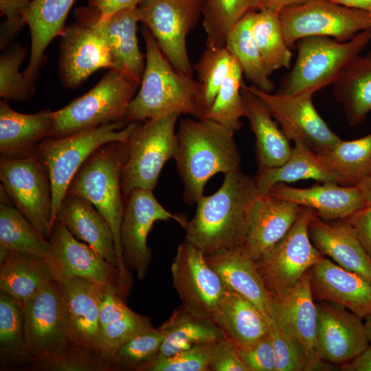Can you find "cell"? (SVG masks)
Here are the masks:
<instances>
[{
	"instance_id": "18",
	"label": "cell",
	"mask_w": 371,
	"mask_h": 371,
	"mask_svg": "<svg viewBox=\"0 0 371 371\" xmlns=\"http://www.w3.org/2000/svg\"><path fill=\"white\" fill-rule=\"evenodd\" d=\"M244 85L264 102L289 140L302 143L317 154L327 151L341 141L315 109L313 102L314 93L286 95Z\"/></svg>"
},
{
	"instance_id": "58",
	"label": "cell",
	"mask_w": 371,
	"mask_h": 371,
	"mask_svg": "<svg viewBox=\"0 0 371 371\" xmlns=\"http://www.w3.org/2000/svg\"><path fill=\"white\" fill-rule=\"evenodd\" d=\"M308 0H257L255 9L269 8L280 12L284 8L304 3Z\"/></svg>"
},
{
	"instance_id": "17",
	"label": "cell",
	"mask_w": 371,
	"mask_h": 371,
	"mask_svg": "<svg viewBox=\"0 0 371 371\" xmlns=\"http://www.w3.org/2000/svg\"><path fill=\"white\" fill-rule=\"evenodd\" d=\"M170 219L183 227L188 221L183 216L167 210L153 190L135 188L124 196L120 227L122 259L126 269L134 271L140 280L146 277L152 259V251L147 245L148 234L155 222Z\"/></svg>"
},
{
	"instance_id": "33",
	"label": "cell",
	"mask_w": 371,
	"mask_h": 371,
	"mask_svg": "<svg viewBox=\"0 0 371 371\" xmlns=\"http://www.w3.org/2000/svg\"><path fill=\"white\" fill-rule=\"evenodd\" d=\"M214 322L237 347L253 344L269 334L267 321L257 306L228 288Z\"/></svg>"
},
{
	"instance_id": "23",
	"label": "cell",
	"mask_w": 371,
	"mask_h": 371,
	"mask_svg": "<svg viewBox=\"0 0 371 371\" xmlns=\"http://www.w3.org/2000/svg\"><path fill=\"white\" fill-rule=\"evenodd\" d=\"M300 208L269 193L260 194L253 208L243 252L254 262L260 259L288 233Z\"/></svg>"
},
{
	"instance_id": "1",
	"label": "cell",
	"mask_w": 371,
	"mask_h": 371,
	"mask_svg": "<svg viewBox=\"0 0 371 371\" xmlns=\"http://www.w3.org/2000/svg\"><path fill=\"white\" fill-rule=\"evenodd\" d=\"M260 195L256 176L238 169L225 175L220 188L197 201L185 227V240L205 256L241 249L255 202Z\"/></svg>"
},
{
	"instance_id": "41",
	"label": "cell",
	"mask_w": 371,
	"mask_h": 371,
	"mask_svg": "<svg viewBox=\"0 0 371 371\" xmlns=\"http://www.w3.org/2000/svg\"><path fill=\"white\" fill-rule=\"evenodd\" d=\"M0 355L1 362L21 364L32 362L27 350L22 306L0 290Z\"/></svg>"
},
{
	"instance_id": "47",
	"label": "cell",
	"mask_w": 371,
	"mask_h": 371,
	"mask_svg": "<svg viewBox=\"0 0 371 371\" xmlns=\"http://www.w3.org/2000/svg\"><path fill=\"white\" fill-rule=\"evenodd\" d=\"M216 343L196 344L168 357L154 358L136 370L210 371Z\"/></svg>"
},
{
	"instance_id": "42",
	"label": "cell",
	"mask_w": 371,
	"mask_h": 371,
	"mask_svg": "<svg viewBox=\"0 0 371 371\" xmlns=\"http://www.w3.org/2000/svg\"><path fill=\"white\" fill-rule=\"evenodd\" d=\"M257 0H203V26L207 47H225L233 27L251 9Z\"/></svg>"
},
{
	"instance_id": "27",
	"label": "cell",
	"mask_w": 371,
	"mask_h": 371,
	"mask_svg": "<svg viewBox=\"0 0 371 371\" xmlns=\"http://www.w3.org/2000/svg\"><path fill=\"white\" fill-rule=\"evenodd\" d=\"M54 126L53 111L26 114L13 110L8 101L0 102V154L2 157L23 158L36 152L49 138Z\"/></svg>"
},
{
	"instance_id": "56",
	"label": "cell",
	"mask_w": 371,
	"mask_h": 371,
	"mask_svg": "<svg viewBox=\"0 0 371 371\" xmlns=\"http://www.w3.org/2000/svg\"><path fill=\"white\" fill-rule=\"evenodd\" d=\"M143 0H89V6L96 10L100 18H106L128 8L137 7Z\"/></svg>"
},
{
	"instance_id": "14",
	"label": "cell",
	"mask_w": 371,
	"mask_h": 371,
	"mask_svg": "<svg viewBox=\"0 0 371 371\" xmlns=\"http://www.w3.org/2000/svg\"><path fill=\"white\" fill-rule=\"evenodd\" d=\"M203 0H143L139 20L154 36L161 51L179 73L192 76L186 38L196 25Z\"/></svg>"
},
{
	"instance_id": "13",
	"label": "cell",
	"mask_w": 371,
	"mask_h": 371,
	"mask_svg": "<svg viewBox=\"0 0 371 371\" xmlns=\"http://www.w3.org/2000/svg\"><path fill=\"white\" fill-rule=\"evenodd\" d=\"M49 241V249L45 260L54 280L59 284L80 278L104 291L113 290L122 297L128 293L118 269L88 245L76 239L57 220Z\"/></svg>"
},
{
	"instance_id": "44",
	"label": "cell",
	"mask_w": 371,
	"mask_h": 371,
	"mask_svg": "<svg viewBox=\"0 0 371 371\" xmlns=\"http://www.w3.org/2000/svg\"><path fill=\"white\" fill-rule=\"evenodd\" d=\"M234 59L225 47H207L195 65L201 87L203 113L212 104L228 76Z\"/></svg>"
},
{
	"instance_id": "51",
	"label": "cell",
	"mask_w": 371,
	"mask_h": 371,
	"mask_svg": "<svg viewBox=\"0 0 371 371\" xmlns=\"http://www.w3.org/2000/svg\"><path fill=\"white\" fill-rule=\"evenodd\" d=\"M32 0H0L1 15L5 16L0 28V47L5 49L26 24Z\"/></svg>"
},
{
	"instance_id": "43",
	"label": "cell",
	"mask_w": 371,
	"mask_h": 371,
	"mask_svg": "<svg viewBox=\"0 0 371 371\" xmlns=\"http://www.w3.org/2000/svg\"><path fill=\"white\" fill-rule=\"evenodd\" d=\"M243 74L240 65L234 58L228 76L201 118L213 120L233 133L241 128L240 119L245 117V103L241 93Z\"/></svg>"
},
{
	"instance_id": "32",
	"label": "cell",
	"mask_w": 371,
	"mask_h": 371,
	"mask_svg": "<svg viewBox=\"0 0 371 371\" xmlns=\"http://www.w3.org/2000/svg\"><path fill=\"white\" fill-rule=\"evenodd\" d=\"M294 143L289 158L282 165L259 170L256 178L260 194L268 193L277 183L303 179L348 186L316 153L302 143Z\"/></svg>"
},
{
	"instance_id": "35",
	"label": "cell",
	"mask_w": 371,
	"mask_h": 371,
	"mask_svg": "<svg viewBox=\"0 0 371 371\" xmlns=\"http://www.w3.org/2000/svg\"><path fill=\"white\" fill-rule=\"evenodd\" d=\"M333 94L350 126L362 123L371 111V50L359 55L333 83Z\"/></svg>"
},
{
	"instance_id": "19",
	"label": "cell",
	"mask_w": 371,
	"mask_h": 371,
	"mask_svg": "<svg viewBox=\"0 0 371 371\" xmlns=\"http://www.w3.org/2000/svg\"><path fill=\"white\" fill-rule=\"evenodd\" d=\"M316 350L324 361L346 363L370 344L363 319L336 303L316 304Z\"/></svg>"
},
{
	"instance_id": "6",
	"label": "cell",
	"mask_w": 371,
	"mask_h": 371,
	"mask_svg": "<svg viewBox=\"0 0 371 371\" xmlns=\"http://www.w3.org/2000/svg\"><path fill=\"white\" fill-rule=\"evenodd\" d=\"M140 82L111 69L97 85L67 106L53 111L54 126L49 138H58L124 122L130 102Z\"/></svg>"
},
{
	"instance_id": "36",
	"label": "cell",
	"mask_w": 371,
	"mask_h": 371,
	"mask_svg": "<svg viewBox=\"0 0 371 371\" xmlns=\"http://www.w3.org/2000/svg\"><path fill=\"white\" fill-rule=\"evenodd\" d=\"M166 332L155 358L170 357L196 344L215 343L227 338L214 322L195 317L180 306L161 326Z\"/></svg>"
},
{
	"instance_id": "52",
	"label": "cell",
	"mask_w": 371,
	"mask_h": 371,
	"mask_svg": "<svg viewBox=\"0 0 371 371\" xmlns=\"http://www.w3.org/2000/svg\"><path fill=\"white\" fill-rule=\"evenodd\" d=\"M249 371H276V361L269 335L249 345L237 347Z\"/></svg>"
},
{
	"instance_id": "2",
	"label": "cell",
	"mask_w": 371,
	"mask_h": 371,
	"mask_svg": "<svg viewBox=\"0 0 371 371\" xmlns=\"http://www.w3.org/2000/svg\"><path fill=\"white\" fill-rule=\"evenodd\" d=\"M234 133L205 118L181 120L174 159L183 183V198L196 204L209 179L240 169L241 157Z\"/></svg>"
},
{
	"instance_id": "30",
	"label": "cell",
	"mask_w": 371,
	"mask_h": 371,
	"mask_svg": "<svg viewBox=\"0 0 371 371\" xmlns=\"http://www.w3.org/2000/svg\"><path fill=\"white\" fill-rule=\"evenodd\" d=\"M241 93L245 103V117L248 119L256 138L259 170L282 165L292 150L290 140L278 128L267 105L249 91L243 82Z\"/></svg>"
},
{
	"instance_id": "3",
	"label": "cell",
	"mask_w": 371,
	"mask_h": 371,
	"mask_svg": "<svg viewBox=\"0 0 371 371\" xmlns=\"http://www.w3.org/2000/svg\"><path fill=\"white\" fill-rule=\"evenodd\" d=\"M145 69L140 88L128 106L126 122H139L172 114L201 118V87L192 76L178 72L144 26Z\"/></svg>"
},
{
	"instance_id": "16",
	"label": "cell",
	"mask_w": 371,
	"mask_h": 371,
	"mask_svg": "<svg viewBox=\"0 0 371 371\" xmlns=\"http://www.w3.org/2000/svg\"><path fill=\"white\" fill-rule=\"evenodd\" d=\"M171 273L183 309L214 322L227 287L203 253L184 240L177 247Z\"/></svg>"
},
{
	"instance_id": "7",
	"label": "cell",
	"mask_w": 371,
	"mask_h": 371,
	"mask_svg": "<svg viewBox=\"0 0 371 371\" xmlns=\"http://www.w3.org/2000/svg\"><path fill=\"white\" fill-rule=\"evenodd\" d=\"M111 122L99 127L58 138H47L37 151L47 168L52 189L54 223L60 205L70 183L87 159L101 146L113 142H126L136 122Z\"/></svg>"
},
{
	"instance_id": "39",
	"label": "cell",
	"mask_w": 371,
	"mask_h": 371,
	"mask_svg": "<svg viewBox=\"0 0 371 371\" xmlns=\"http://www.w3.org/2000/svg\"><path fill=\"white\" fill-rule=\"evenodd\" d=\"M251 31L269 75L282 67H290L292 52L286 43L278 12L254 9Z\"/></svg>"
},
{
	"instance_id": "61",
	"label": "cell",
	"mask_w": 371,
	"mask_h": 371,
	"mask_svg": "<svg viewBox=\"0 0 371 371\" xmlns=\"http://www.w3.org/2000/svg\"><path fill=\"white\" fill-rule=\"evenodd\" d=\"M364 324L366 330V333L370 341L371 342V315L366 317L364 319Z\"/></svg>"
},
{
	"instance_id": "53",
	"label": "cell",
	"mask_w": 371,
	"mask_h": 371,
	"mask_svg": "<svg viewBox=\"0 0 371 371\" xmlns=\"http://www.w3.org/2000/svg\"><path fill=\"white\" fill-rule=\"evenodd\" d=\"M210 371H249L235 344L225 338L216 343Z\"/></svg>"
},
{
	"instance_id": "4",
	"label": "cell",
	"mask_w": 371,
	"mask_h": 371,
	"mask_svg": "<svg viewBox=\"0 0 371 371\" xmlns=\"http://www.w3.org/2000/svg\"><path fill=\"white\" fill-rule=\"evenodd\" d=\"M126 142H109L95 150L75 175L67 193L90 201L109 225L113 234L120 277L124 286L130 289L131 279L123 262L120 241L124 207L122 175L127 155Z\"/></svg>"
},
{
	"instance_id": "54",
	"label": "cell",
	"mask_w": 371,
	"mask_h": 371,
	"mask_svg": "<svg viewBox=\"0 0 371 371\" xmlns=\"http://www.w3.org/2000/svg\"><path fill=\"white\" fill-rule=\"evenodd\" d=\"M122 297L117 292L113 290L104 291L99 313L100 329L132 311L126 305Z\"/></svg>"
},
{
	"instance_id": "11",
	"label": "cell",
	"mask_w": 371,
	"mask_h": 371,
	"mask_svg": "<svg viewBox=\"0 0 371 371\" xmlns=\"http://www.w3.org/2000/svg\"><path fill=\"white\" fill-rule=\"evenodd\" d=\"M317 212L301 207L288 233L260 259L256 269L271 295L293 286L324 255L313 245L308 225Z\"/></svg>"
},
{
	"instance_id": "20",
	"label": "cell",
	"mask_w": 371,
	"mask_h": 371,
	"mask_svg": "<svg viewBox=\"0 0 371 371\" xmlns=\"http://www.w3.org/2000/svg\"><path fill=\"white\" fill-rule=\"evenodd\" d=\"M271 299L273 319L279 328L303 347L307 371L330 368L316 350L317 313L309 271L293 286L280 295H271Z\"/></svg>"
},
{
	"instance_id": "50",
	"label": "cell",
	"mask_w": 371,
	"mask_h": 371,
	"mask_svg": "<svg viewBox=\"0 0 371 371\" xmlns=\"http://www.w3.org/2000/svg\"><path fill=\"white\" fill-rule=\"evenodd\" d=\"M276 361V371L307 370L304 350L294 337L282 330L273 320L267 323Z\"/></svg>"
},
{
	"instance_id": "31",
	"label": "cell",
	"mask_w": 371,
	"mask_h": 371,
	"mask_svg": "<svg viewBox=\"0 0 371 371\" xmlns=\"http://www.w3.org/2000/svg\"><path fill=\"white\" fill-rule=\"evenodd\" d=\"M76 0H32L26 18L31 36V51L28 65L23 72L34 82L44 60L49 43L61 36L65 21Z\"/></svg>"
},
{
	"instance_id": "29",
	"label": "cell",
	"mask_w": 371,
	"mask_h": 371,
	"mask_svg": "<svg viewBox=\"0 0 371 371\" xmlns=\"http://www.w3.org/2000/svg\"><path fill=\"white\" fill-rule=\"evenodd\" d=\"M96 22L108 43L112 69L141 83L145 63L137 36V24L140 22L137 7L119 11L104 19L97 11Z\"/></svg>"
},
{
	"instance_id": "48",
	"label": "cell",
	"mask_w": 371,
	"mask_h": 371,
	"mask_svg": "<svg viewBox=\"0 0 371 371\" xmlns=\"http://www.w3.org/2000/svg\"><path fill=\"white\" fill-rule=\"evenodd\" d=\"M153 328L149 317L131 311L100 329V354L110 362L113 355L122 345L137 335Z\"/></svg>"
},
{
	"instance_id": "60",
	"label": "cell",
	"mask_w": 371,
	"mask_h": 371,
	"mask_svg": "<svg viewBox=\"0 0 371 371\" xmlns=\"http://www.w3.org/2000/svg\"><path fill=\"white\" fill-rule=\"evenodd\" d=\"M363 194L367 204H371V176L357 185Z\"/></svg>"
},
{
	"instance_id": "10",
	"label": "cell",
	"mask_w": 371,
	"mask_h": 371,
	"mask_svg": "<svg viewBox=\"0 0 371 371\" xmlns=\"http://www.w3.org/2000/svg\"><path fill=\"white\" fill-rule=\"evenodd\" d=\"M284 36L290 48L308 36L346 41L371 30V14L330 0H308L279 12Z\"/></svg>"
},
{
	"instance_id": "12",
	"label": "cell",
	"mask_w": 371,
	"mask_h": 371,
	"mask_svg": "<svg viewBox=\"0 0 371 371\" xmlns=\"http://www.w3.org/2000/svg\"><path fill=\"white\" fill-rule=\"evenodd\" d=\"M76 21L61 35L58 73L63 85L75 89L95 71L112 69L108 43L98 27L97 11L89 6L78 8Z\"/></svg>"
},
{
	"instance_id": "26",
	"label": "cell",
	"mask_w": 371,
	"mask_h": 371,
	"mask_svg": "<svg viewBox=\"0 0 371 371\" xmlns=\"http://www.w3.org/2000/svg\"><path fill=\"white\" fill-rule=\"evenodd\" d=\"M308 233L314 246L323 255L371 282V256L345 221H328L316 216L309 223Z\"/></svg>"
},
{
	"instance_id": "21",
	"label": "cell",
	"mask_w": 371,
	"mask_h": 371,
	"mask_svg": "<svg viewBox=\"0 0 371 371\" xmlns=\"http://www.w3.org/2000/svg\"><path fill=\"white\" fill-rule=\"evenodd\" d=\"M313 295L339 304L361 319L371 315V282L322 257L309 270Z\"/></svg>"
},
{
	"instance_id": "45",
	"label": "cell",
	"mask_w": 371,
	"mask_h": 371,
	"mask_svg": "<svg viewBox=\"0 0 371 371\" xmlns=\"http://www.w3.org/2000/svg\"><path fill=\"white\" fill-rule=\"evenodd\" d=\"M26 54V49L19 43L14 44L1 54L0 97L3 100L25 102L34 95V82L19 72V67Z\"/></svg>"
},
{
	"instance_id": "9",
	"label": "cell",
	"mask_w": 371,
	"mask_h": 371,
	"mask_svg": "<svg viewBox=\"0 0 371 371\" xmlns=\"http://www.w3.org/2000/svg\"><path fill=\"white\" fill-rule=\"evenodd\" d=\"M1 188L36 230L49 240L54 226L47 168L36 150L23 158L0 159Z\"/></svg>"
},
{
	"instance_id": "40",
	"label": "cell",
	"mask_w": 371,
	"mask_h": 371,
	"mask_svg": "<svg viewBox=\"0 0 371 371\" xmlns=\"http://www.w3.org/2000/svg\"><path fill=\"white\" fill-rule=\"evenodd\" d=\"M317 155L348 186H357L371 176V133L357 139H341Z\"/></svg>"
},
{
	"instance_id": "59",
	"label": "cell",
	"mask_w": 371,
	"mask_h": 371,
	"mask_svg": "<svg viewBox=\"0 0 371 371\" xmlns=\"http://www.w3.org/2000/svg\"><path fill=\"white\" fill-rule=\"evenodd\" d=\"M337 4L365 11L371 14V0H330Z\"/></svg>"
},
{
	"instance_id": "5",
	"label": "cell",
	"mask_w": 371,
	"mask_h": 371,
	"mask_svg": "<svg viewBox=\"0 0 371 371\" xmlns=\"http://www.w3.org/2000/svg\"><path fill=\"white\" fill-rule=\"evenodd\" d=\"M371 42V30L362 31L346 41L326 36H308L295 45L294 65L278 92L293 95L315 93L341 76L350 63Z\"/></svg>"
},
{
	"instance_id": "24",
	"label": "cell",
	"mask_w": 371,
	"mask_h": 371,
	"mask_svg": "<svg viewBox=\"0 0 371 371\" xmlns=\"http://www.w3.org/2000/svg\"><path fill=\"white\" fill-rule=\"evenodd\" d=\"M270 194L301 207L314 210L324 220H344L367 203L358 186L323 183L308 188H293L279 183L268 192Z\"/></svg>"
},
{
	"instance_id": "22",
	"label": "cell",
	"mask_w": 371,
	"mask_h": 371,
	"mask_svg": "<svg viewBox=\"0 0 371 371\" xmlns=\"http://www.w3.org/2000/svg\"><path fill=\"white\" fill-rule=\"evenodd\" d=\"M60 284L67 303L71 346L102 355L99 313L104 290L80 278Z\"/></svg>"
},
{
	"instance_id": "49",
	"label": "cell",
	"mask_w": 371,
	"mask_h": 371,
	"mask_svg": "<svg viewBox=\"0 0 371 371\" xmlns=\"http://www.w3.org/2000/svg\"><path fill=\"white\" fill-rule=\"evenodd\" d=\"M32 368L52 371L112 370L110 362L103 356L72 346L51 357L36 361Z\"/></svg>"
},
{
	"instance_id": "38",
	"label": "cell",
	"mask_w": 371,
	"mask_h": 371,
	"mask_svg": "<svg viewBox=\"0 0 371 371\" xmlns=\"http://www.w3.org/2000/svg\"><path fill=\"white\" fill-rule=\"evenodd\" d=\"M253 10L247 12L230 30L225 47L237 60L252 85L263 91L273 93L275 84L269 78L251 31Z\"/></svg>"
},
{
	"instance_id": "15",
	"label": "cell",
	"mask_w": 371,
	"mask_h": 371,
	"mask_svg": "<svg viewBox=\"0 0 371 371\" xmlns=\"http://www.w3.org/2000/svg\"><path fill=\"white\" fill-rule=\"evenodd\" d=\"M25 339L32 363L71 347L67 303L55 280L22 304Z\"/></svg>"
},
{
	"instance_id": "37",
	"label": "cell",
	"mask_w": 371,
	"mask_h": 371,
	"mask_svg": "<svg viewBox=\"0 0 371 371\" xmlns=\"http://www.w3.org/2000/svg\"><path fill=\"white\" fill-rule=\"evenodd\" d=\"M53 280L45 258L12 254L0 262V290L21 304Z\"/></svg>"
},
{
	"instance_id": "25",
	"label": "cell",
	"mask_w": 371,
	"mask_h": 371,
	"mask_svg": "<svg viewBox=\"0 0 371 371\" xmlns=\"http://www.w3.org/2000/svg\"><path fill=\"white\" fill-rule=\"evenodd\" d=\"M63 224L78 240L118 269L119 262L112 230L100 212L87 199L67 193L56 221ZM119 271V269H118Z\"/></svg>"
},
{
	"instance_id": "57",
	"label": "cell",
	"mask_w": 371,
	"mask_h": 371,
	"mask_svg": "<svg viewBox=\"0 0 371 371\" xmlns=\"http://www.w3.org/2000/svg\"><path fill=\"white\" fill-rule=\"evenodd\" d=\"M344 371H371V344L356 358L342 365Z\"/></svg>"
},
{
	"instance_id": "34",
	"label": "cell",
	"mask_w": 371,
	"mask_h": 371,
	"mask_svg": "<svg viewBox=\"0 0 371 371\" xmlns=\"http://www.w3.org/2000/svg\"><path fill=\"white\" fill-rule=\"evenodd\" d=\"M0 196V262L12 254L45 258L49 240L36 230L1 188Z\"/></svg>"
},
{
	"instance_id": "28",
	"label": "cell",
	"mask_w": 371,
	"mask_h": 371,
	"mask_svg": "<svg viewBox=\"0 0 371 371\" xmlns=\"http://www.w3.org/2000/svg\"><path fill=\"white\" fill-rule=\"evenodd\" d=\"M205 259L227 288L254 304L267 323L274 320L271 295L256 269L255 262L241 249L205 256Z\"/></svg>"
},
{
	"instance_id": "8",
	"label": "cell",
	"mask_w": 371,
	"mask_h": 371,
	"mask_svg": "<svg viewBox=\"0 0 371 371\" xmlns=\"http://www.w3.org/2000/svg\"><path fill=\"white\" fill-rule=\"evenodd\" d=\"M179 115L136 122L127 140V155L122 175L124 196L135 188L153 190L165 164L175 155V126Z\"/></svg>"
},
{
	"instance_id": "46",
	"label": "cell",
	"mask_w": 371,
	"mask_h": 371,
	"mask_svg": "<svg viewBox=\"0 0 371 371\" xmlns=\"http://www.w3.org/2000/svg\"><path fill=\"white\" fill-rule=\"evenodd\" d=\"M166 337L160 326L141 333L122 345L110 359L111 367L117 370H135L157 355Z\"/></svg>"
},
{
	"instance_id": "55",
	"label": "cell",
	"mask_w": 371,
	"mask_h": 371,
	"mask_svg": "<svg viewBox=\"0 0 371 371\" xmlns=\"http://www.w3.org/2000/svg\"><path fill=\"white\" fill-rule=\"evenodd\" d=\"M344 221L351 227L366 251L371 256V204H366Z\"/></svg>"
}]
</instances>
